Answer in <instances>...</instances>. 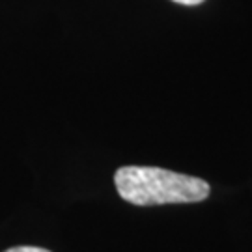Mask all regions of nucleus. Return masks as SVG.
Wrapping results in <instances>:
<instances>
[{
    "mask_svg": "<svg viewBox=\"0 0 252 252\" xmlns=\"http://www.w3.org/2000/svg\"><path fill=\"white\" fill-rule=\"evenodd\" d=\"M118 194L133 206L196 204L209 196V183L157 166H122L114 174Z\"/></svg>",
    "mask_w": 252,
    "mask_h": 252,
    "instance_id": "obj_1",
    "label": "nucleus"
},
{
    "mask_svg": "<svg viewBox=\"0 0 252 252\" xmlns=\"http://www.w3.org/2000/svg\"><path fill=\"white\" fill-rule=\"evenodd\" d=\"M4 252H51L47 249H41V247H13V249H8Z\"/></svg>",
    "mask_w": 252,
    "mask_h": 252,
    "instance_id": "obj_2",
    "label": "nucleus"
},
{
    "mask_svg": "<svg viewBox=\"0 0 252 252\" xmlns=\"http://www.w3.org/2000/svg\"><path fill=\"white\" fill-rule=\"evenodd\" d=\"M174 2L183 4V6H198V4H202L204 0H174Z\"/></svg>",
    "mask_w": 252,
    "mask_h": 252,
    "instance_id": "obj_3",
    "label": "nucleus"
}]
</instances>
